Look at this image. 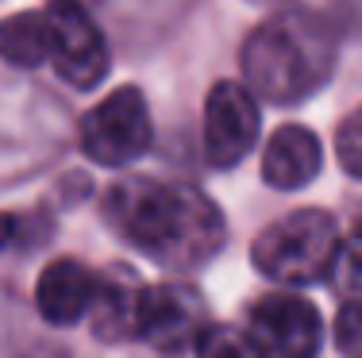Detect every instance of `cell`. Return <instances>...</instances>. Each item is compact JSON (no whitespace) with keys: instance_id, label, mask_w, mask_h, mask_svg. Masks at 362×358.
<instances>
[{"instance_id":"obj_1","label":"cell","mask_w":362,"mask_h":358,"mask_svg":"<svg viewBox=\"0 0 362 358\" xmlns=\"http://www.w3.org/2000/svg\"><path fill=\"white\" fill-rule=\"evenodd\" d=\"M105 216L135 251L162 266H201L223 246L220 208L193 185L124 177L108 189Z\"/></svg>"},{"instance_id":"obj_2","label":"cell","mask_w":362,"mask_h":358,"mask_svg":"<svg viewBox=\"0 0 362 358\" xmlns=\"http://www.w3.org/2000/svg\"><path fill=\"white\" fill-rule=\"evenodd\" d=\"M247 89L274 105H297L324 89L335 70V35L313 12H278L239 50Z\"/></svg>"},{"instance_id":"obj_3","label":"cell","mask_w":362,"mask_h":358,"mask_svg":"<svg viewBox=\"0 0 362 358\" xmlns=\"http://www.w3.org/2000/svg\"><path fill=\"white\" fill-rule=\"evenodd\" d=\"M339 246V227L324 208H300L274 220L255 239V270L281 285H313L327 278V266Z\"/></svg>"},{"instance_id":"obj_4","label":"cell","mask_w":362,"mask_h":358,"mask_svg":"<svg viewBox=\"0 0 362 358\" xmlns=\"http://www.w3.org/2000/svg\"><path fill=\"white\" fill-rule=\"evenodd\" d=\"M151 112L139 89H116L81 119V150L100 166H127L151 147Z\"/></svg>"},{"instance_id":"obj_5","label":"cell","mask_w":362,"mask_h":358,"mask_svg":"<svg viewBox=\"0 0 362 358\" xmlns=\"http://www.w3.org/2000/svg\"><path fill=\"white\" fill-rule=\"evenodd\" d=\"M204 328H209V316H204V301L193 285H185V281L143 285L139 343H151L158 354L174 358L193 351Z\"/></svg>"},{"instance_id":"obj_6","label":"cell","mask_w":362,"mask_h":358,"mask_svg":"<svg viewBox=\"0 0 362 358\" xmlns=\"http://www.w3.org/2000/svg\"><path fill=\"white\" fill-rule=\"evenodd\" d=\"M251 339L266 358H316L324 347V320L313 301L297 293H270L251 309Z\"/></svg>"},{"instance_id":"obj_7","label":"cell","mask_w":362,"mask_h":358,"mask_svg":"<svg viewBox=\"0 0 362 358\" xmlns=\"http://www.w3.org/2000/svg\"><path fill=\"white\" fill-rule=\"evenodd\" d=\"M50 28H54V70L74 89H93L108 73V42L97 20L77 0H50Z\"/></svg>"},{"instance_id":"obj_8","label":"cell","mask_w":362,"mask_h":358,"mask_svg":"<svg viewBox=\"0 0 362 358\" xmlns=\"http://www.w3.org/2000/svg\"><path fill=\"white\" fill-rule=\"evenodd\" d=\"M258 139L255 93L239 81L212 85L204 100V158L216 169H231Z\"/></svg>"},{"instance_id":"obj_9","label":"cell","mask_w":362,"mask_h":358,"mask_svg":"<svg viewBox=\"0 0 362 358\" xmlns=\"http://www.w3.org/2000/svg\"><path fill=\"white\" fill-rule=\"evenodd\" d=\"M97 285H100V274H93L77 258H54L39 274V285H35L39 316L54 323V328H74V323L89 316L93 301H97Z\"/></svg>"},{"instance_id":"obj_10","label":"cell","mask_w":362,"mask_h":358,"mask_svg":"<svg viewBox=\"0 0 362 358\" xmlns=\"http://www.w3.org/2000/svg\"><path fill=\"white\" fill-rule=\"evenodd\" d=\"M320 162H324L320 139L300 124H286V127L274 131L270 143H266L262 177L274 189L293 193V189H305V185L320 174Z\"/></svg>"},{"instance_id":"obj_11","label":"cell","mask_w":362,"mask_h":358,"mask_svg":"<svg viewBox=\"0 0 362 358\" xmlns=\"http://www.w3.org/2000/svg\"><path fill=\"white\" fill-rule=\"evenodd\" d=\"M139 301H143V285L132 274H100L97 285V301L89 309L93 335L105 343H127L139 339Z\"/></svg>"},{"instance_id":"obj_12","label":"cell","mask_w":362,"mask_h":358,"mask_svg":"<svg viewBox=\"0 0 362 358\" xmlns=\"http://www.w3.org/2000/svg\"><path fill=\"white\" fill-rule=\"evenodd\" d=\"M0 58L20 70H35V66L54 58V28H50L47 12H16L0 20Z\"/></svg>"},{"instance_id":"obj_13","label":"cell","mask_w":362,"mask_h":358,"mask_svg":"<svg viewBox=\"0 0 362 358\" xmlns=\"http://www.w3.org/2000/svg\"><path fill=\"white\" fill-rule=\"evenodd\" d=\"M327 281H332V289H339L343 297L362 293V224H355L351 235H339L335 258H332V266H327Z\"/></svg>"},{"instance_id":"obj_14","label":"cell","mask_w":362,"mask_h":358,"mask_svg":"<svg viewBox=\"0 0 362 358\" xmlns=\"http://www.w3.org/2000/svg\"><path fill=\"white\" fill-rule=\"evenodd\" d=\"M193 354H197V358H266V351L251 339V331L212 328V323L201 331Z\"/></svg>"},{"instance_id":"obj_15","label":"cell","mask_w":362,"mask_h":358,"mask_svg":"<svg viewBox=\"0 0 362 358\" xmlns=\"http://www.w3.org/2000/svg\"><path fill=\"white\" fill-rule=\"evenodd\" d=\"M335 158L351 177H362V108H355L335 131Z\"/></svg>"},{"instance_id":"obj_16","label":"cell","mask_w":362,"mask_h":358,"mask_svg":"<svg viewBox=\"0 0 362 358\" xmlns=\"http://www.w3.org/2000/svg\"><path fill=\"white\" fill-rule=\"evenodd\" d=\"M335 347L343 358H362V293L343 301L335 320Z\"/></svg>"},{"instance_id":"obj_17","label":"cell","mask_w":362,"mask_h":358,"mask_svg":"<svg viewBox=\"0 0 362 358\" xmlns=\"http://www.w3.org/2000/svg\"><path fill=\"white\" fill-rule=\"evenodd\" d=\"M12 232H16L12 216H4V212H0V251H4L8 243H12Z\"/></svg>"},{"instance_id":"obj_18","label":"cell","mask_w":362,"mask_h":358,"mask_svg":"<svg viewBox=\"0 0 362 358\" xmlns=\"http://www.w3.org/2000/svg\"><path fill=\"white\" fill-rule=\"evenodd\" d=\"M23 358H70L66 351H58V347H35L31 354H23Z\"/></svg>"}]
</instances>
